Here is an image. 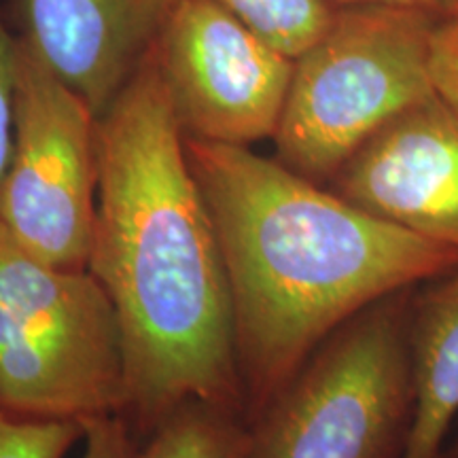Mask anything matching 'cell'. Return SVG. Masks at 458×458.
Here are the masks:
<instances>
[{
	"label": "cell",
	"mask_w": 458,
	"mask_h": 458,
	"mask_svg": "<svg viewBox=\"0 0 458 458\" xmlns=\"http://www.w3.org/2000/svg\"><path fill=\"white\" fill-rule=\"evenodd\" d=\"M98 208L88 270L125 354V411L148 435L187 401L244 414L232 291L156 49L98 117Z\"/></svg>",
	"instance_id": "cell-1"
},
{
	"label": "cell",
	"mask_w": 458,
	"mask_h": 458,
	"mask_svg": "<svg viewBox=\"0 0 458 458\" xmlns=\"http://www.w3.org/2000/svg\"><path fill=\"white\" fill-rule=\"evenodd\" d=\"M185 151L225 259L246 422L344 323L458 266L276 157L189 136Z\"/></svg>",
	"instance_id": "cell-2"
},
{
	"label": "cell",
	"mask_w": 458,
	"mask_h": 458,
	"mask_svg": "<svg viewBox=\"0 0 458 458\" xmlns=\"http://www.w3.org/2000/svg\"><path fill=\"white\" fill-rule=\"evenodd\" d=\"M439 13L408 7H340L293 60L274 134L280 164L318 185L377 130L437 94L431 43Z\"/></svg>",
	"instance_id": "cell-3"
},
{
	"label": "cell",
	"mask_w": 458,
	"mask_h": 458,
	"mask_svg": "<svg viewBox=\"0 0 458 458\" xmlns=\"http://www.w3.org/2000/svg\"><path fill=\"white\" fill-rule=\"evenodd\" d=\"M416 289L374 301L320 344L249 422L244 458H401L416 403Z\"/></svg>",
	"instance_id": "cell-4"
},
{
	"label": "cell",
	"mask_w": 458,
	"mask_h": 458,
	"mask_svg": "<svg viewBox=\"0 0 458 458\" xmlns=\"http://www.w3.org/2000/svg\"><path fill=\"white\" fill-rule=\"evenodd\" d=\"M125 397L122 329L102 284L0 225V410L85 425L123 416Z\"/></svg>",
	"instance_id": "cell-5"
},
{
	"label": "cell",
	"mask_w": 458,
	"mask_h": 458,
	"mask_svg": "<svg viewBox=\"0 0 458 458\" xmlns=\"http://www.w3.org/2000/svg\"><path fill=\"white\" fill-rule=\"evenodd\" d=\"M20 38V37H17ZM98 117L20 41L15 140L0 225L34 257L88 270L98 208Z\"/></svg>",
	"instance_id": "cell-6"
},
{
	"label": "cell",
	"mask_w": 458,
	"mask_h": 458,
	"mask_svg": "<svg viewBox=\"0 0 458 458\" xmlns=\"http://www.w3.org/2000/svg\"><path fill=\"white\" fill-rule=\"evenodd\" d=\"M156 60L182 134L250 147L274 139L293 60L215 0H179L156 45Z\"/></svg>",
	"instance_id": "cell-7"
},
{
	"label": "cell",
	"mask_w": 458,
	"mask_h": 458,
	"mask_svg": "<svg viewBox=\"0 0 458 458\" xmlns=\"http://www.w3.org/2000/svg\"><path fill=\"white\" fill-rule=\"evenodd\" d=\"M327 187L377 219L458 250V111L439 94L408 108Z\"/></svg>",
	"instance_id": "cell-8"
},
{
	"label": "cell",
	"mask_w": 458,
	"mask_h": 458,
	"mask_svg": "<svg viewBox=\"0 0 458 458\" xmlns=\"http://www.w3.org/2000/svg\"><path fill=\"white\" fill-rule=\"evenodd\" d=\"M179 0H13L20 41L100 117L156 49Z\"/></svg>",
	"instance_id": "cell-9"
},
{
	"label": "cell",
	"mask_w": 458,
	"mask_h": 458,
	"mask_svg": "<svg viewBox=\"0 0 458 458\" xmlns=\"http://www.w3.org/2000/svg\"><path fill=\"white\" fill-rule=\"evenodd\" d=\"M410 334L416 403L401 458H444L458 414V266L418 286Z\"/></svg>",
	"instance_id": "cell-10"
},
{
	"label": "cell",
	"mask_w": 458,
	"mask_h": 458,
	"mask_svg": "<svg viewBox=\"0 0 458 458\" xmlns=\"http://www.w3.org/2000/svg\"><path fill=\"white\" fill-rule=\"evenodd\" d=\"M246 445L249 422L244 414L187 401L147 435L136 458H244Z\"/></svg>",
	"instance_id": "cell-11"
},
{
	"label": "cell",
	"mask_w": 458,
	"mask_h": 458,
	"mask_svg": "<svg viewBox=\"0 0 458 458\" xmlns=\"http://www.w3.org/2000/svg\"><path fill=\"white\" fill-rule=\"evenodd\" d=\"M291 60L327 30L337 7L331 0H215Z\"/></svg>",
	"instance_id": "cell-12"
},
{
	"label": "cell",
	"mask_w": 458,
	"mask_h": 458,
	"mask_svg": "<svg viewBox=\"0 0 458 458\" xmlns=\"http://www.w3.org/2000/svg\"><path fill=\"white\" fill-rule=\"evenodd\" d=\"M83 422L0 410V458H66L74 444L83 442Z\"/></svg>",
	"instance_id": "cell-13"
},
{
	"label": "cell",
	"mask_w": 458,
	"mask_h": 458,
	"mask_svg": "<svg viewBox=\"0 0 458 458\" xmlns=\"http://www.w3.org/2000/svg\"><path fill=\"white\" fill-rule=\"evenodd\" d=\"M20 38L11 28L9 9L0 0V181L7 172L15 140V100Z\"/></svg>",
	"instance_id": "cell-14"
},
{
	"label": "cell",
	"mask_w": 458,
	"mask_h": 458,
	"mask_svg": "<svg viewBox=\"0 0 458 458\" xmlns=\"http://www.w3.org/2000/svg\"><path fill=\"white\" fill-rule=\"evenodd\" d=\"M431 71L437 94L458 111V7L442 11L433 30Z\"/></svg>",
	"instance_id": "cell-15"
},
{
	"label": "cell",
	"mask_w": 458,
	"mask_h": 458,
	"mask_svg": "<svg viewBox=\"0 0 458 458\" xmlns=\"http://www.w3.org/2000/svg\"><path fill=\"white\" fill-rule=\"evenodd\" d=\"M136 433L122 414L85 422L81 458H136Z\"/></svg>",
	"instance_id": "cell-16"
},
{
	"label": "cell",
	"mask_w": 458,
	"mask_h": 458,
	"mask_svg": "<svg viewBox=\"0 0 458 458\" xmlns=\"http://www.w3.org/2000/svg\"><path fill=\"white\" fill-rule=\"evenodd\" d=\"M337 9L340 7H368V4H376V7H408V9H427L442 13L448 11L454 0H331Z\"/></svg>",
	"instance_id": "cell-17"
},
{
	"label": "cell",
	"mask_w": 458,
	"mask_h": 458,
	"mask_svg": "<svg viewBox=\"0 0 458 458\" xmlns=\"http://www.w3.org/2000/svg\"><path fill=\"white\" fill-rule=\"evenodd\" d=\"M444 458H458V439H456L454 445H450V450H445Z\"/></svg>",
	"instance_id": "cell-18"
},
{
	"label": "cell",
	"mask_w": 458,
	"mask_h": 458,
	"mask_svg": "<svg viewBox=\"0 0 458 458\" xmlns=\"http://www.w3.org/2000/svg\"><path fill=\"white\" fill-rule=\"evenodd\" d=\"M452 7H458V0H454V4H452ZM452 7H450V9H452Z\"/></svg>",
	"instance_id": "cell-19"
}]
</instances>
